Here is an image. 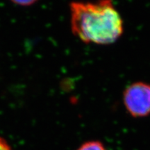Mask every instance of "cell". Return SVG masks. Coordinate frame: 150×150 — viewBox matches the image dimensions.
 I'll return each instance as SVG.
<instances>
[{"mask_svg":"<svg viewBox=\"0 0 150 150\" xmlns=\"http://www.w3.org/2000/svg\"><path fill=\"white\" fill-rule=\"evenodd\" d=\"M125 108L134 117H143L150 114V85L136 82L129 85L123 93Z\"/></svg>","mask_w":150,"mask_h":150,"instance_id":"7a4b0ae2","label":"cell"},{"mask_svg":"<svg viewBox=\"0 0 150 150\" xmlns=\"http://www.w3.org/2000/svg\"><path fill=\"white\" fill-rule=\"evenodd\" d=\"M73 34L85 43L110 45L122 35L123 21L111 0L70 4Z\"/></svg>","mask_w":150,"mask_h":150,"instance_id":"6da1fadb","label":"cell"},{"mask_svg":"<svg viewBox=\"0 0 150 150\" xmlns=\"http://www.w3.org/2000/svg\"><path fill=\"white\" fill-rule=\"evenodd\" d=\"M0 150H12L8 142L0 137Z\"/></svg>","mask_w":150,"mask_h":150,"instance_id":"5b68a950","label":"cell"},{"mask_svg":"<svg viewBox=\"0 0 150 150\" xmlns=\"http://www.w3.org/2000/svg\"><path fill=\"white\" fill-rule=\"evenodd\" d=\"M77 150H106V149L101 142L93 140L84 142Z\"/></svg>","mask_w":150,"mask_h":150,"instance_id":"3957f363","label":"cell"},{"mask_svg":"<svg viewBox=\"0 0 150 150\" xmlns=\"http://www.w3.org/2000/svg\"><path fill=\"white\" fill-rule=\"evenodd\" d=\"M11 1L17 5L28 6H31L35 4L38 0H11Z\"/></svg>","mask_w":150,"mask_h":150,"instance_id":"277c9868","label":"cell"}]
</instances>
